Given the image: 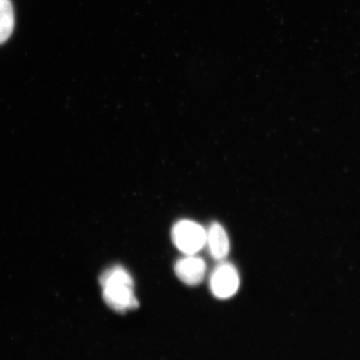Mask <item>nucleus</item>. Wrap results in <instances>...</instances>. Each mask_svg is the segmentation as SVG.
Masks as SVG:
<instances>
[{
  "instance_id": "nucleus-1",
  "label": "nucleus",
  "mask_w": 360,
  "mask_h": 360,
  "mask_svg": "<svg viewBox=\"0 0 360 360\" xmlns=\"http://www.w3.org/2000/svg\"><path fill=\"white\" fill-rule=\"evenodd\" d=\"M101 285L103 300L115 311L124 313L138 307L134 280L127 269L120 265L106 269L101 276Z\"/></svg>"
},
{
  "instance_id": "nucleus-2",
  "label": "nucleus",
  "mask_w": 360,
  "mask_h": 360,
  "mask_svg": "<svg viewBox=\"0 0 360 360\" xmlns=\"http://www.w3.org/2000/svg\"><path fill=\"white\" fill-rule=\"evenodd\" d=\"M207 231L199 224L182 220L175 224L172 240L179 251L186 255H196L206 245Z\"/></svg>"
},
{
  "instance_id": "nucleus-3",
  "label": "nucleus",
  "mask_w": 360,
  "mask_h": 360,
  "mask_svg": "<svg viewBox=\"0 0 360 360\" xmlns=\"http://www.w3.org/2000/svg\"><path fill=\"white\" fill-rule=\"evenodd\" d=\"M238 270L231 263L222 262L214 269L210 280L211 292L216 298L225 300L235 295L240 288Z\"/></svg>"
},
{
  "instance_id": "nucleus-4",
  "label": "nucleus",
  "mask_w": 360,
  "mask_h": 360,
  "mask_svg": "<svg viewBox=\"0 0 360 360\" xmlns=\"http://www.w3.org/2000/svg\"><path fill=\"white\" fill-rule=\"evenodd\" d=\"M206 263L195 255H187L174 264V272L179 281L187 285L195 286L204 281Z\"/></svg>"
},
{
  "instance_id": "nucleus-5",
  "label": "nucleus",
  "mask_w": 360,
  "mask_h": 360,
  "mask_svg": "<svg viewBox=\"0 0 360 360\" xmlns=\"http://www.w3.org/2000/svg\"><path fill=\"white\" fill-rule=\"evenodd\" d=\"M206 245L211 257L222 261L227 257L231 245L226 231L221 224L214 223L207 231Z\"/></svg>"
},
{
  "instance_id": "nucleus-6",
  "label": "nucleus",
  "mask_w": 360,
  "mask_h": 360,
  "mask_svg": "<svg viewBox=\"0 0 360 360\" xmlns=\"http://www.w3.org/2000/svg\"><path fill=\"white\" fill-rule=\"evenodd\" d=\"M15 29V13L11 0H0V44L6 43Z\"/></svg>"
}]
</instances>
